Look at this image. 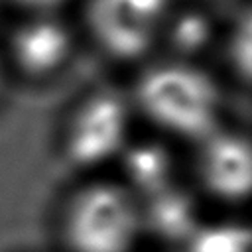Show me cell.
I'll list each match as a JSON object with an SVG mask.
<instances>
[{
  "instance_id": "6da1fadb",
  "label": "cell",
  "mask_w": 252,
  "mask_h": 252,
  "mask_svg": "<svg viewBox=\"0 0 252 252\" xmlns=\"http://www.w3.org/2000/svg\"><path fill=\"white\" fill-rule=\"evenodd\" d=\"M130 102L154 130L195 146L220 128V91L197 63L175 57L144 63Z\"/></svg>"
},
{
  "instance_id": "7a4b0ae2",
  "label": "cell",
  "mask_w": 252,
  "mask_h": 252,
  "mask_svg": "<svg viewBox=\"0 0 252 252\" xmlns=\"http://www.w3.org/2000/svg\"><path fill=\"white\" fill-rule=\"evenodd\" d=\"M55 230L63 252H136L146 236L142 201L120 179L89 175L63 199Z\"/></svg>"
},
{
  "instance_id": "3957f363",
  "label": "cell",
  "mask_w": 252,
  "mask_h": 252,
  "mask_svg": "<svg viewBox=\"0 0 252 252\" xmlns=\"http://www.w3.org/2000/svg\"><path fill=\"white\" fill-rule=\"evenodd\" d=\"M134 108L128 94L110 89L89 93L73 104L59 132V156L75 171L94 175L120 159L132 142Z\"/></svg>"
},
{
  "instance_id": "277c9868",
  "label": "cell",
  "mask_w": 252,
  "mask_h": 252,
  "mask_svg": "<svg viewBox=\"0 0 252 252\" xmlns=\"http://www.w3.org/2000/svg\"><path fill=\"white\" fill-rule=\"evenodd\" d=\"M169 0H87L81 32L116 63H144L161 45Z\"/></svg>"
},
{
  "instance_id": "5b68a950",
  "label": "cell",
  "mask_w": 252,
  "mask_h": 252,
  "mask_svg": "<svg viewBox=\"0 0 252 252\" xmlns=\"http://www.w3.org/2000/svg\"><path fill=\"white\" fill-rule=\"evenodd\" d=\"M77 41L79 30L61 12L26 14L8 30L0 51L12 77L43 83L69 67Z\"/></svg>"
},
{
  "instance_id": "8992f818",
  "label": "cell",
  "mask_w": 252,
  "mask_h": 252,
  "mask_svg": "<svg viewBox=\"0 0 252 252\" xmlns=\"http://www.w3.org/2000/svg\"><path fill=\"white\" fill-rule=\"evenodd\" d=\"M195 185L219 203H242L252 197V140L219 128L195 146Z\"/></svg>"
},
{
  "instance_id": "52a82bcc",
  "label": "cell",
  "mask_w": 252,
  "mask_h": 252,
  "mask_svg": "<svg viewBox=\"0 0 252 252\" xmlns=\"http://www.w3.org/2000/svg\"><path fill=\"white\" fill-rule=\"evenodd\" d=\"M140 201L146 236L150 234L163 242L177 244L179 250L203 222L197 209V189L191 191L171 183Z\"/></svg>"
},
{
  "instance_id": "ba28073f",
  "label": "cell",
  "mask_w": 252,
  "mask_h": 252,
  "mask_svg": "<svg viewBox=\"0 0 252 252\" xmlns=\"http://www.w3.org/2000/svg\"><path fill=\"white\" fill-rule=\"evenodd\" d=\"M120 181L140 199H146L173 181V158L161 142H130L118 159Z\"/></svg>"
},
{
  "instance_id": "9c48e42d",
  "label": "cell",
  "mask_w": 252,
  "mask_h": 252,
  "mask_svg": "<svg viewBox=\"0 0 252 252\" xmlns=\"http://www.w3.org/2000/svg\"><path fill=\"white\" fill-rule=\"evenodd\" d=\"M213 22L199 10L171 12L163 30L161 47L165 45L169 55L175 59L197 61V55L205 51V47L213 39Z\"/></svg>"
},
{
  "instance_id": "30bf717a",
  "label": "cell",
  "mask_w": 252,
  "mask_h": 252,
  "mask_svg": "<svg viewBox=\"0 0 252 252\" xmlns=\"http://www.w3.org/2000/svg\"><path fill=\"white\" fill-rule=\"evenodd\" d=\"M183 252H252V228L240 222H201Z\"/></svg>"
},
{
  "instance_id": "8fae6325",
  "label": "cell",
  "mask_w": 252,
  "mask_h": 252,
  "mask_svg": "<svg viewBox=\"0 0 252 252\" xmlns=\"http://www.w3.org/2000/svg\"><path fill=\"white\" fill-rule=\"evenodd\" d=\"M226 59L230 69L252 85V10L242 14L226 35Z\"/></svg>"
},
{
  "instance_id": "7c38bea8",
  "label": "cell",
  "mask_w": 252,
  "mask_h": 252,
  "mask_svg": "<svg viewBox=\"0 0 252 252\" xmlns=\"http://www.w3.org/2000/svg\"><path fill=\"white\" fill-rule=\"evenodd\" d=\"M18 8H22L26 14H49V12H61V8L69 0H10Z\"/></svg>"
},
{
  "instance_id": "4fadbf2b",
  "label": "cell",
  "mask_w": 252,
  "mask_h": 252,
  "mask_svg": "<svg viewBox=\"0 0 252 252\" xmlns=\"http://www.w3.org/2000/svg\"><path fill=\"white\" fill-rule=\"evenodd\" d=\"M8 77H12V75H10V69H8V65H6L4 55H2V51H0V98H2L4 91H6V87H8Z\"/></svg>"
},
{
  "instance_id": "5bb4252c",
  "label": "cell",
  "mask_w": 252,
  "mask_h": 252,
  "mask_svg": "<svg viewBox=\"0 0 252 252\" xmlns=\"http://www.w3.org/2000/svg\"><path fill=\"white\" fill-rule=\"evenodd\" d=\"M177 252H183V250H177Z\"/></svg>"
}]
</instances>
